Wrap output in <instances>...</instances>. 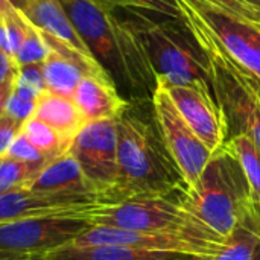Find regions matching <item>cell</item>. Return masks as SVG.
<instances>
[{
    "mask_svg": "<svg viewBox=\"0 0 260 260\" xmlns=\"http://www.w3.org/2000/svg\"><path fill=\"white\" fill-rule=\"evenodd\" d=\"M75 247H104V245H116V247H128L146 251H161V253H178L195 257H212L216 256L222 248L213 247L207 244H200L175 236L155 235V233H143L125 229L114 227H102L93 225L81 236H78L73 244Z\"/></svg>",
    "mask_w": 260,
    "mask_h": 260,
    "instance_id": "obj_12",
    "label": "cell"
},
{
    "mask_svg": "<svg viewBox=\"0 0 260 260\" xmlns=\"http://www.w3.org/2000/svg\"><path fill=\"white\" fill-rule=\"evenodd\" d=\"M44 260H197L195 256L178 253L146 251L128 247H75L67 245L43 254Z\"/></svg>",
    "mask_w": 260,
    "mask_h": 260,
    "instance_id": "obj_19",
    "label": "cell"
},
{
    "mask_svg": "<svg viewBox=\"0 0 260 260\" xmlns=\"http://www.w3.org/2000/svg\"><path fill=\"white\" fill-rule=\"evenodd\" d=\"M91 222L84 213H58L0 222V251L46 254L67 247L87 232Z\"/></svg>",
    "mask_w": 260,
    "mask_h": 260,
    "instance_id": "obj_8",
    "label": "cell"
},
{
    "mask_svg": "<svg viewBox=\"0 0 260 260\" xmlns=\"http://www.w3.org/2000/svg\"><path fill=\"white\" fill-rule=\"evenodd\" d=\"M30 21L9 2H0V49L14 58Z\"/></svg>",
    "mask_w": 260,
    "mask_h": 260,
    "instance_id": "obj_23",
    "label": "cell"
},
{
    "mask_svg": "<svg viewBox=\"0 0 260 260\" xmlns=\"http://www.w3.org/2000/svg\"><path fill=\"white\" fill-rule=\"evenodd\" d=\"M256 260H260V250H259V254H257V257H256Z\"/></svg>",
    "mask_w": 260,
    "mask_h": 260,
    "instance_id": "obj_39",
    "label": "cell"
},
{
    "mask_svg": "<svg viewBox=\"0 0 260 260\" xmlns=\"http://www.w3.org/2000/svg\"><path fill=\"white\" fill-rule=\"evenodd\" d=\"M44 166L24 163L8 154L0 155V193L26 189Z\"/></svg>",
    "mask_w": 260,
    "mask_h": 260,
    "instance_id": "obj_24",
    "label": "cell"
},
{
    "mask_svg": "<svg viewBox=\"0 0 260 260\" xmlns=\"http://www.w3.org/2000/svg\"><path fill=\"white\" fill-rule=\"evenodd\" d=\"M21 12L49 38L84 56L94 58L84 40L79 37L59 0H29L27 6Z\"/></svg>",
    "mask_w": 260,
    "mask_h": 260,
    "instance_id": "obj_17",
    "label": "cell"
},
{
    "mask_svg": "<svg viewBox=\"0 0 260 260\" xmlns=\"http://www.w3.org/2000/svg\"><path fill=\"white\" fill-rule=\"evenodd\" d=\"M44 37L50 46L49 55L41 62L44 85H46L47 91H52V93H56V94L72 99L76 87L85 76L108 75L94 58L84 56L66 46L56 43L55 40L49 38L47 35H44Z\"/></svg>",
    "mask_w": 260,
    "mask_h": 260,
    "instance_id": "obj_13",
    "label": "cell"
},
{
    "mask_svg": "<svg viewBox=\"0 0 260 260\" xmlns=\"http://www.w3.org/2000/svg\"><path fill=\"white\" fill-rule=\"evenodd\" d=\"M12 84H14V79L0 85V117L5 114V105H6V101H8V96L11 94L12 91Z\"/></svg>",
    "mask_w": 260,
    "mask_h": 260,
    "instance_id": "obj_33",
    "label": "cell"
},
{
    "mask_svg": "<svg viewBox=\"0 0 260 260\" xmlns=\"http://www.w3.org/2000/svg\"><path fill=\"white\" fill-rule=\"evenodd\" d=\"M126 21L139 35L152 70L155 84L163 87L184 85L193 81H210L209 62L193 35L181 18L154 17L143 9H125Z\"/></svg>",
    "mask_w": 260,
    "mask_h": 260,
    "instance_id": "obj_4",
    "label": "cell"
},
{
    "mask_svg": "<svg viewBox=\"0 0 260 260\" xmlns=\"http://www.w3.org/2000/svg\"><path fill=\"white\" fill-rule=\"evenodd\" d=\"M260 250V210L253 207L229 236L225 247L212 257L197 260H256Z\"/></svg>",
    "mask_w": 260,
    "mask_h": 260,
    "instance_id": "obj_20",
    "label": "cell"
},
{
    "mask_svg": "<svg viewBox=\"0 0 260 260\" xmlns=\"http://www.w3.org/2000/svg\"><path fill=\"white\" fill-rule=\"evenodd\" d=\"M40 254H20V253H8L0 251V260H30L38 257Z\"/></svg>",
    "mask_w": 260,
    "mask_h": 260,
    "instance_id": "obj_34",
    "label": "cell"
},
{
    "mask_svg": "<svg viewBox=\"0 0 260 260\" xmlns=\"http://www.w3.org/2000/svg\"><path fill=\"white\" fill-rule=\"evenodd\" d=\"M69 151L99 200L105 197L113 189L117 175V119L87 122Z\"/></svg>",
    "mask_w": 260,
    "mask_h": 260,
    "instance_id": "obj_10",
    "label": "cell"
},
{
    "mask_svg": "<svg viewBox=\"0 0 260 260\" xmlns=\"http://www.w3.org/2000/svg\"><path fill=\"white\" fill-rule=\"evenodd\" d=\"M116 3L117 8L122 9H143L166 17L180 18V9L175 0H116Z\"/></svg>",
    "mask_w": 260,
    "mask_h": 260,
    "instance_id": "obj_28",
    "label": "cell"
},
{
    "mask_svg": "<svg viewBox=\"0 0 260 260\" xmlns=\"http://www.w3.org/2000/svg\"><path fill=\"white\" fill-rule=\"evenodd\" d=\"M163 88L186 123L212 152L225 145L229 140V123L210 81L201 79Z\"/></svg>",
    "mask_w": 260,
    "mask_h": 260,
    "instance_id": "obj_11",
    "label": "cell"
},
{
    "mask_svg": "<svg viewBox=\"0 0 260 260\" xmlns=\"http://www.w3.org/2000/svg\"><path fill=\"white\" fill-rule=\"evenodd\" d=\"M49 52H50V46L46 37L38 27H35L30 23L21 44L18 46L14 55V59L18 67L30 66V64H41L49 55Z\"/></svg>",
    "mask_w": 260,
    "mask_h": 260,
    "instance_id": "obj_25",
    "label": "cell"
},
{
    "mask_svg": "<svg viewBox=\"0 0 260 260\" xmlns=\"http://www.w3.org/2000/svg\"><path fill=\"white\" fill-rule=\"evenodd\" d=\"M21 134L49 160H55L59 155L69 152L72 145V142L62 139L53 128L34 116L23 123Z\"/></svg>",
    "mask_w": 260,
    "mask_h": 260,
    "instance_id": "obj_22",
    "label": "cell"
},
{
    "mask_svg": "<svg viewBox=\"0 0 260 260\" xmlns=\"http://www.w3.org/2000/svg\"><path fill=\"white\" fill-rule=\"evenodd\" d=\"M251 76H253V75H251ZM253 79H254V85H256V88H257V91H259L260 94V81L257 78H254V76H253Z\"/></svg>",
    "mask_w": 260,
    "mask_h": 260,
    "instance_id": "obj_37",
    "label": "cell"
},
{
    "mask_svg": "<svg viewBox=\"0 0 260 260\" xmlns=\"http://www.w3.org/2000/svg\"><path fill=\"white\" fill-rule=\"evenodd\" d=\"M209 62L210 82L221 104L229 137L248 136L260 149V94L253 76L241 69L197 21L181 17Z\"/></svg>",
    "mask_w": 260,
    "mask_h": 260,
    "instance_id": "obj_6",
    "label": "cell"
},
{
    "mask_svg": "<svg viewBox=\"0 0 260 260\" xmlns=\"http://www.w3.org/2000/svg\"><path fill=\"white\" fill-rule=\"evenodd\" d=\"M151 98L163 145L177 166L186 189H190L200 180L213 152L186 123L168 91L161 85L155 84Z\"/></svg>",
    "mask_w": 260,
    "mask_h": 260,
    "instance_id": "obj_9",
    "label": "cell"
},
{
    "mask_svg": "<svg viewBox=\"0 0 260 260\" xmlns=\"http://www.w3.org/2000/svg\"><path fill=\"white\" fill-rule=\"evenodd\" d=\"M79 37L114 84L129 88H155V73L131 24L93 0H59Z\"/></svg>",
    "mask_w": 260,
    "mask_h": 260,
    "instance_id": "obj_2",
    "label": "cell"
},
{
    "mask_svg": "<svg viewBox=\"0 0 260 260\" xmlns=\"http://www.w3.org/2000/svg\"><path fill=\"white\" fill-rule=\"evenodd\" d=\"M239 17L260 24V0H209Z\"/></svg>",
    "mask_w": 260,
    "mask_h": 260,
    "instance_id": "obj_30",
    "label": "cell"
},
{
    "mask_svg": "<svg viewBox=\"0 0 260 260\" xmlns=\"http://www.w3.org/2000/svg\"><path fill=\"white\" fill-rule=\"evenodd\" d=\"M23 123L3 114L0 117V155L6 154L14 139L20 134Z\"/></svg>",
    "mask_w": 260,
    "mask_h": 260,
    "instance_id": "obj_31",
    "label": "cell"
},
{
    "mask_svg": "<svg viewBox=\"0 0 260 260\" xmlns=\"http://www.w3.org/2000/svg\"><path fill=\"white\" fill-rule=\"evenodd\" d=\"M180 203L222 238L250 213L254 207L250 184L227 143L212 154L197 184L183 190Z\"/></svg>",
    "mask_w": 260,
    "mask_h": 260,
    "instance_id": "obj_3",
    "label": "cell"
},
{
    "mask_svg": "<svg viewBox=\"0 0 260 260\" xmlns=\"http://www.w3.org/2000/svg\"><path fill=\"white\" fill-rule=\"evenodd\" d=\"M17 72H18V66L15 59L0 49V85L12 81L17 76Z\"/></svg>",
    "mask_w": 260,
    "mask_h": 260,
    "instance_id": "obj_32",
    "label": "cell"
},
{
    "mask_svg": "<svg viewBox=\"0 0 260 260\" xmlns=\"http://www.w3.org/2000/svg\"><path fill=\"white\" fill-rule=\"evenodd\" d=\"M91 225L125 229L143 233L175 236L213 247H225L229 238L219 236L181 203L169 198L98 203L85 212Z\"/></svg>",
    "mask_w": 260,
    "mask_h": 260,
    "instance_id": "obj_5",
    "label": "cell"
},
{
    "mask_svg": "<svg viewBox=\"0 0 260 260\" xmlns=\"http://www.w3.org/2000/svg\"><path fill=\"white\" fill-rule=\"evenodd\" d=\"M30 260H44V259H43V256H38V257H34V259H30Z\"/></svg>",
    "mask_w": 260,
    "mask_h": 260,
    "instance_id": "obj_38",
    "label": "cell"
},
{
    "mask_svg": "<svg viewBox=\"0 0 260 260\" xmlns=\"http://www.w3.org/2000/svg\"><path fill=\"white\" fill-rule=\"evenodd\" d=\"M180 18L197 21L245 72L260 81V24L209 0H175Z\"/></svg>",
    "mask_w": 260,
    "mask_h": 260,
    "instance_id": "obj_7",
    "label": "cell"
},
{
    "mask_svg": "<svg viewBox=\"0 0 260 260\" xmlns=\"http://www.w3.org/2000/svg\"><path fill=\"white\" fill-rule=\"evenodd\" d=\"M26 189L43 195H62L90 203L99 201L94 187L85 178L70 151L46 165Z\"/></svg>",
    "mask_w": 260,
    "mask_h": 260,
    "instance_id": "obj_15",
    "label": "cell"
},
{
    "mask_svg": "<svg viewBox=\"0 0 260 260\" xmlns=\"http://www.w3.org/2000/svg\"><path fill=\"white\" fill-rule=\"evenodd\" d=\"M0 2H9L12 6H15L20 11H23L27 6V3H29V0H0Z\"/></svg>",
    "mask_w": 260,
    "mask_h": 260,
    "instance_id": "obj_35",
    "label": "cell"
},
{
    "mask_svg": "<svg viewBox=\"0 0 260 260\" xmlns=\"http://www.w3.org/2000/svg\"><path fill=\"white\" fill-rule=\"evenodd\" d=\"M35 107H37L35 99H29V98L21 96L12 90L11 94L8 96V101L5 105V114L20 123H24L26 120H29L34 116Z\"/></svg>",
    "mask_w": 260,
    "mask_h": 260,
    "instance_id": "obj_29",
    "label": "cell"
},
{
    "mask_svg": "<svg viewBox=\"0 0 260 260\" xmlns=\"http://www.w3.org/2000/svg\"><path fill=\"white\" fill-rule=\"evenodd\" d=\"M96 204L79 198L43 195L29 189H18L0 193V222L58 213H84Z\"/></svg>",
    "mask_w": 260,
    "mask_h": 260,
    "instance_id": "obj_14",
    "label": "cell"
},
{
    "mask_svg": "<svg viewBox=\"0 0 260 260\" xmlns=\"http://www.w3.org/2000/svg\"><path fill=\"white\" fill-rule=\"evenodd\" d=\"M9 157L17 158L20 161L24 163H32V165H40V166H46L49 165L52 160H49L44 154H41L20 131V134L14 139V142L11 143L8 152Z\"/></svg>",
    "mask_w": 260,
    "mask_h": 260,
    "instance_id": "obj_27",
    "label": "cell"
},
{
    "mask_svg": "<svg viewBox=\"0 0 260 260\" xmlns=\"http://www.w3.org/2000/svg\"><path fill=\"white\" fill-rule=\"evenodd\" d=\"M87 122L119 119L129 104L120 96L117 85L108 75H88L72 98Z\"/></svg>",
    "mask_w": 260,
    "mask_h": 260,
    "instance_id": "obj_16",
    "label": "cell"
},
{
    "mask_svg": "<svg viewBox=\"0 0 260 260\" xmlns=\"http://www.w3.org/2000/svg\"><path fill=\"white\" fill-rule=\"evenodd\" d=\"M225 143L238 157L250 184L253 206L260 210V149L245 134L232 136Z\"/></svg>",
    "mask_w": 260,
    "mask_h": 260,
    "instance_id": "obj_21",
    "label": "cell"
},
{
    "mask_svg": "<svg viewBox=\"0 0 260 260\" xmlns=\"http://www.w3.org/2000/svg\"><path fill=\"white\" fill-rule=\"evenodd\" d=\"M34 117L53 128L62 139L69 142H73V139L87 123L73 99L47 90L38 98Z\"/></svg>",
    "mask_w": 260,
    "mask_h": 260,
    "instance_id": "obj_18",
    "label": "cell"
},
{
    "mask_svg": "<svg viewBox=\"0 0 260 260\" xmlns=\"http://www.w3.org/2000/svg\"><path fill=\"white\" fill-rule=\"evenodd\" d=\"M12 90L21 96L38 101L43 91H46L41 64H30L18 67L17 76L14 78Z\"/></svg>",
    "mask_w": 260,
    "mask_h": 260,
    "instance_id": "obj_26",
    "label": "cell"
},
{
    "mask_svg": "<svg viewBox=\"0 0 260 260\" xmlns=\"http://www.w3.org/2000/svg\"><path fill=\"white\" fill-rule=\"evenodd\" d=\"M93 2H96V3H99V5H102V6H105V8H108V9H117V3H116V0H93Z\"/></svg>",
    "mask_w": 260,
    "mask_h": 260,
    "instance_id": "obj_36",
    "label": "cell"
},
{
    "mask_svg": "<svg viewBox=\"0 0 260 260\" xmlns=\"http://www.w3.org/2000/svg\"><path fill=\"white\" fill-rule=\"evenodd\" d=\"M186 184L154 128L128 110L117 119V175L99 203L169 198Z\"/></svg>",
    "mask_w": 260,
    "mask_h": 260,
    "instance_id": "obj_1",
    "label": "cell"
}]
</instances>
